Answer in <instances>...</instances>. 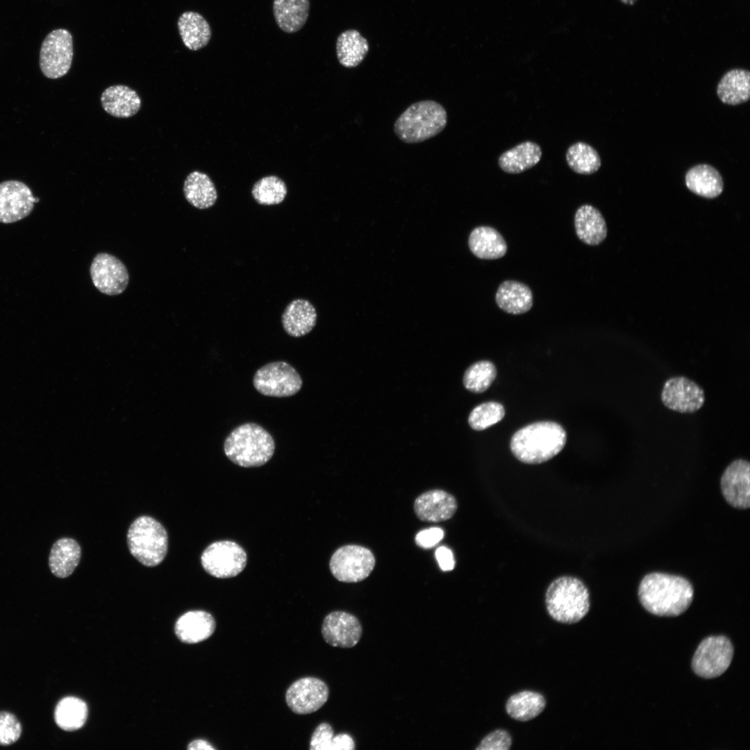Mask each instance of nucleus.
<instances>
[{
	"mask_svg": "<svg viewBox=\"0 0 750 750\" xmlns=\"http://www.w3.org/2000/svg\"><path fill=\"white\" fill-rule=\"evenodd\" d=\"M638 597L649 612L675 617L690 607L694 590L690 582L682 576L653 572L647 574L640 581Z\"/></svg>",
	"mask_w": 750,
	"mask_h": 750,
	"instance_id": "obj_1",
	"label": "nucleus"
},
{
	"mask_svg": "<svg viewBox=\"0 0 750 750\" xmlns=\"http://www.w3.org/2000/svg\"><path fill=\"white\" fill-rule=\"evenodd\" d=\"M566 432L553 422H540L527 425L512 437L510 449L521 462L539 464L546 462L564 448Z\"/></svg>",
	"mask_w": 750,
	"mask_h": 750,
	"instance_id": "obj_2",
	"label": "nucleus"
},
{
	"mask_svg": "<svg viewBox=\"0 0 750 750\" xmlns=\"http://www.w3.org/2000/svg\"><path fill=\"white\" fill-rule=\"evenodd\" d=\"M275 442L263 427L256 423H246L234 428L224 442L226 456L242 467H260L273 456Z\"/></svg>",
	"mask_w": 750,
	"mask_h": 750,
	"instance_id": "obj_3",
	"label": "nucleus"
},
{
	"mask_svg": "<svg viewBox=\"0 0 750 750\" xmlns=\"http://www.w3.org/2000/svg\"><path fill=\"white\" fill-rule=\"evenodd\" d=\"M545 605L553 620L566 624H576L589 612L590 593L580 579L561 576L553 581L547 588Z\"/></svg>",
	"mask_w": 750,
	"mask_h": 750,
	"instance_id": "obj_4",
	"label": "nucleus"
},
{
	"mask_svg": "<svg viewBox=\"0 0 750 750\" xmlns=\"http://www.w3.org/2000/svg\"><path fill=\"white\" fill-rule=\"evenodd\" d=\"M447 124L445 108L435 101L423 100L411 104L399 115L394 131L405 143H419L439 134Z\"/></svg>",
	"mask_w": 750,
	"mask_h": 750,
	"instance_id": "obj_5",
	"label": "nucleus"
},
{
	"mask_svg": "<svg viewBox=\"0 0 750 750\" xmlns=\"http://www.w3.org/2000/svg\"><path fill=\"white\" fill-rule=\"evenodd\" d=\"M127 543L131 555L147 567L158 565L167 552L168 537L164 526L149 516H140L131 524Z\"/></svg>",
	"mask_w": 750,
	"mask_h": 750,
	"instance_id": "obj_6",
	"label": "nucleus"
},
{
	"mask_svg": "<svg viewBox=\"0 0 750 750\" xmlns=\"http://www.w3.org/2000/svg\"><path fill=\"white\" fill-rule=\"evenodd\" d=\"M302 379L289 363L275 361L259 368L253 384L261 394L272 397H288L296 394L302 387Z\"/></svg>",
	"mask_w": 750,
	"mask_h": 750,
	"instance_id": "obj_7",
	"label": "nucleus"
},
{
	"mask_svg": "<svg viewBox=\"0 0 750 750\" xmlns=\"http://www.w3.org/2000/svg\"><path fill=\"white\" fill-rule=\"evenodd\" d=\"M731 640L724 635L709 636L698 646L692 660L694 672L703 678H713L724 674L733 656Z\"/></svg>",
	"mask_w": 750,
	"mask_h": 750,
	"instance_id": "obj_8",
	"label": "nucleus"
},
{
	"mask_svg": "<svg viewBox=\"0 0 750 750\" xmlns=\"http://www.w3.org/2000/svg\"><path fill=\"white\" fill-rule=\"evenodd\" d=\"M370 550L358 545H345L332 555L329 567L333 576L345 583H357L367 578L375 566Z\"/></svg>",
	"mask_w": 750,
	"mask_h": 750,
	"instance_id": "obj_9",
	"label": "nucleus"
},
{
	"mask_svg": "<svg viewBox=\"0 0 750 750\" xmlns=\"http://www.w3.org/2000/svg\"><path fill=\"white\" fill-rule=\"evenodd\" d=\"M247 560V553L243 548L229 540L210 544L201 556V562L205 571L219 578L238 575L244 569Z\"/></svg>",
	"mask_w": 750,
	"mask_h": 750,
	"instance_id": "obj_10",
	"label": "nucleus"
},
{
	"mask_svg": "<svg viewBox=\"0 0 750 750\" xmlns=\"http://www.w3.org/2000/svg\"><path fill=\"white\" fill-rule=\"evenodd\" d=\"M73 58V41L66 29L51 31L44 38L40 52V67L47 78L56 79L69 70Z\"/></svg>",
	"mask_w": 750,
	"mask_h": 750,
	"instance_id": "obj_11",
	"label": "nucleus"
},
{
	"mask_svg": "<svg viewBox=\"0 0 750 750\" xmlns=\"http://www.w3.org/2000/svg\"><path fill=\"white\" fill-rule=\"evenodd\" d=\"M90 274L94 286L101 293L115 296L126 289L129 275L125 265L117 257L101 252L93 258Z\"/></svg>",
	"mask_w": 750,
	"mask_h": 750,
	"instance_id": "obj_12",
	"label": "nucleus"
},
{
	"mask_svg": "<svg viewBox=\"0 0 750 750\" xmlns=\"http://www.w3.org/2000/svg\"><path fill=\"white\" fill-rule=\"evenodd\" d=\"M660 398L666 408L680 413H694L705 403L703 388L682 376L671 377L665 382Z\"/></svg>",
	"mask_w": 750,
	"mask_h": 750,
	"instance_id": "obj_13",
	"label": "nucleus"
},
{
	"mask_svg": "<svg viewBox=\"0 0 750 750\" xmlns=\"http://www.w3.org/2000/svg\"><path fill=\"white\" fill-rule=\"evenodd\" d=\"M328 687L320 678L306 676L293 682L285 692V701L294 713L306 715L321 708L327 701Z\"/></svg>",
	"mask_w": 750,
	"mask_h": 750,
	"instance_id": "obj_14",
	"label": "nucleus"
},
{
	"mask_svg": "<svg viewBox=\"0 0 750 750\" xmlns=\"http://www.w3.org/2000/svg\"><path fill=\"white\" fill-rule=\"evenodd\" d=\"M37 201L25 183L14 180L0 183V222L10 224L25 218Z\"/></svg>",
	"mask_w": 750,
	"mask_h": 750,
	"instance_id": "obj_15",
	"label": "nucleus"
},
{
	"mask_svg": "<svg viewBox=\"0 0 750 750\" xmlns=\"http://www.w3.org/2000/svg\"><path fill=\"white\" fill-rule=\"evenodd\" d=\"M359 619L353 615L341 610L328 614L322 624V634L325 642L334 647L352 648L362 636Z\"/></svg>",
	"mask_w": 750,
	"mask_h": 750,
	"instance_id": "obj_16",
	"label": "nucleus"
},
{
	"mask_svg": "<svg viewBox=\"0 0 750 750\" xmlns=\"http://www.w3.org/2000/svg\"><path fill=\"white\" fill-rule=\"evenodd\" d=\"M750 465L739 458L732 461L721 477V490L726 501L733 507L746 509L750 506Z\"/></svg>",
	"mask_w": 750,
	"mask_h": 750,
	"instance_id": "obj_17",
	"label": "nucleus"
},
{
	"mask_svg": "<svg viewBox=\"0 0 750 750\" xmlns=\"http://www.w3.org/2000/svg\"><path fill=\"white\" fill-rule=\"evenodd\" d=\"M414 510L420 520L439 522L453 516L457 510V502L451 494L442 490H433L416 499Z\"/></svg>",
	"mask_w": 750,
	"mask_h": 750,
	"instance_id": "obj_18",
	"label": "nucleus"
},
{
	"mask_svg": "<svg viewBox=\"0 0 750 750\" xmlns=\"http://www.w3.org/2000/svg\"><path fill=\"white\" fill-rule=\"evenodd\" d=\"M216 622L204 610H190L181 615L175 624V633L183 642L195 644L206 640L214 633Z\"/></svg>",
	"mask_w": 750,
	"mask_h": 750,
	"instance_id": "obj_19",
	"label": "nucleus"
},
{
	"mask_svg": "<svg viewBox=\"0 0 750 750\" xmlns=\"http://www.w3.org/2000/svg\"><path fill=\"white\" fill-rule=\"evenodd\" d=\"M101 103L107 113L118 118L135 115L142 103L138 93L124 85H112L105 89L101 96Z\"/></svg>",
	"mask_w": 750,
	"mask_h": 750,
	"instance_id": "obj_20",
	"label": "nucleus"
},
{
	"mask_svg": "<svg viewBox=\"0 0 750 750\" xmlns=\"http://www.w3.org/2000/svg\"><path fill=\"white\" fill-rule=\"evenodd\" d=\"M495 301L499 308L512 315H522L531 310L533 296L530 288L524 283L506 280L499 285Z\"/></svg>",
	"mask_w": 750,
	"mask_h": 750,
	"instance_id": "obj_21",
	"label": "nucleus"
},
{
	"mask_svg": "<svg viewBox=\"0 0 750 750\" xmlns=\"http://www.w3.org/2000/svg\"><path fill=\"white\" fill-rule=\"evenodd\" d=\"M317 312L313 305L306 299H297L285 308L281 322L285 331L294 338L309 333L316 324Z\"/></svg>",
	"mask_w": 750,
	"mask_h": 750,
	"instance_id": "obj_22",
	"label": "nucleus"
},
{
	"mask_svg": "<svg viewBox=\"0 0 750 750\" xmlns=\"http://www.w3.org/2000/svg\"><path fill=\"white\" fill-rule=\"evenodd\" d=\"M574 227L578 239L588 245H598L607 236L606 221L601 212L592 205L585 204L577 209Z\"/></svg>",
	"mask_w": 750,
	"mask_h": 750,
	"instance_id": "obj_23",
	"label": "nucleus"
},
{
	"mask_svg": "<svg viewBox=\"0 0 750 750\" xmlns=\"http://www.w3.org/2000/svg\"><path fill=\"white\" fill-rule=\"evenodd\" d=\"M468 245L475 256L484 260L502 258L508 249L501 234L495 228L487 226H478L471 232Z\"/></svg>",
	"mask_w": 750,
	"mask_h": 750,
	"instance_id": "obj_24",
	"label": "nucleus"
},
{
	"mask_svg": "<svg viewBox=\"0 0 750 750\" xmlns=\"http://www.w3.org/2000/svg\"><path fill=\"white\" fill-rule=\"evenodd\" d=\"M542 155L539 144L531 141H525L501 154L498 164L506 173L519 174L536 165Z\"/></svg>",
	"mask_w": 750,
	"mask_h": 750,
	"instance_id": "obj_25",
	"label": "nucleus"
},
{
	"mask_svg": "<svg viewBox=\"0 0 750 750\" xmlns=\"http://www.w3.org/2000/svg\"><path fill=\"white\" fill-rule=\"evenodd\" d=\"M685 185L695 194L708 199L718 197L724 188L719 172L708 164H700L690 168L685 174Z\"/></svg>",
	"mask_w": 750,
	"mask_h": 750,
	"instance_id": "obj_26",
	"label": "nucleus"
},
{
	"mask_svg": "<svg viewBox=\"0 0 750 750\" xmlns=\"http://www.w3.org/2000/svg\"><path fill=\"white\" fill-rule=\"evenodd\" d=\"M81 556V549L76 540L69 538L59 539L51 549L49 557V568L54 576L66 578L74 571Z\"/></svg>",
	"mask_w": 750,
	"mask_h": 750,
	"instance_id": "obj_27",
	"label": "nucleus"
},
{
	"mask_svg": "<svg viewBox=\"0 0 750 750\" xmlns=\"http://www.w3.org/2000/svg\"><path fill=\"white\" fill-rule=\"evenodd\" d=\"M717 93L724 103L735 106L747 101L750 97V72L744 69H733L721 78Z\"/></svg>",
	"mask_w": 750,
	"mask_h": 750,
	"instance_id": "obj_28",
	"label": "nucleus"
},
{
	"mask_svg": "<svg viewBox=\"0 0 750 750\" xmlns=\"http://www.w3.org/2000/svg\"><path fill=\"white\" fill-rule=\"evenodd\" d=\"M309 0H274L273 12L278 27L292 33L306 24L309 14Z\"/></svg>",
	"mask_w": 750,
	"mask_h": 750,
	"instance_id": "obj_29",
	"label": "nucleus"
},
{
	"mask_svg": "<svg viewBox=\"0 0 750 750\" xmlns=\"http://www.w3.org/2000/svg\"><path fill=\"white\" fill-rule=\"evenodd\" d=\"M178 28L185 46L192 51L206 47L211 38L209 24L196 12H183L178 18Z\"/></svg>",
	"mask_w": 750,
	"mask_h": 750,
	"instance_id": "obj_30",
	"label": "nucleus"
},
{
	"mask_svg": "<svg viewBox=\"0 0 750 750\" xmlns=\"http://www.w3.org/2000/svg\"><path fill=\"white\" fill-rule=\"evenodd\" d=\"M185 199L194 207L207 209L217 199V192L210 178L205 173L194 171L189 174L183 183Z\"/></svg>",
	"mask_w": 750,
	"mask_h": 750,
	"instance_id": "obj_31",
	"label": "nucleus"
},
{
	"mask_svg": "<svg viewBox=\"0 0 750 750\" xmlns=\"http://www.w3.org/2000/svg\"><path fill=\"white\" fill-rule=\"evenodd\" d=\"M546 704V699L541 693L523 690L508 699L506 711L517 721L527 722L538 716L544 710Z\"/></svg>",
	"mask_w": 750,
	"mask_h": 750,
	"instance_id": "obj_32",
	"label": "nucleus"
},
{
	"mask_svg": "<svg viewBox=\"0 0 750 750\" xmlns=\"http://www.w3.org/2000/svg\"><path fill=\"white\" fill-rule=\"evenodd\" d=\"M368 50L367 40L357 30H347L337 39V57L339 62L345 67L351 68L360 65Z\"/></svg>",
	"mask_w": 750,
	"mask_h": 750,
	"instance_id": "obj_33",
	"label": "nucleus"
},
{
	"mask_svg": "<svg viewBox=\"0 0 750 750\" xmlns=\"http://www.w3.org/2000/svg\"><path fill=\"white\" fill-rule=\"evenodd\" d=\"M88 707L82 699L76 697H65L56 706L54 719L57 726L66 731L81 728L87 719Z\"/></svg>",
	"mask_w": 750,
	"mask_h": 750,
	"instance_id": "obj_34",
	"label": "nucleus"
},
{
	"mask_svg": "<svg viewBox=\"0 0 750 750\" xmlns=\"http://www.w3.org/2000/svg\"><path fill=\"white\" fill-rule=\"evenodd\" d=\"M565 157L570 169L579 174H594L601 165V158L597 150L583 142H576L569 147Z\"/></svg>",
	"mask_w": 750,
	"mask_h": 750,
	"instance_id": "obj_35",
	"label": "nucleus"
},
{
	"mask_svg": "<svg viewBox=\"0 0 750 750\" xmlns=\"http://www.w3.org/2000/svg\"><path fill=\"white\" fill-rule=\"evenodd\" d=\"M287 186L276 176H265L255 183L251 194L260 205L272 206L281 203L287 194Z\"/></svg>",
	"mask_w": 750,
	"mask_h": 750,
	"instance_id": "obj_36",
	"label": "nucleus"
},
{
	"mask_svg": "<svg viewBox=\"0 0 750 750\" xmlns=\"http://www.w3.org/2000/svg\"><path fill=\"white\" fill-rule=\"evenodd\" d=\"M497 376L494 364L490 361H479L471 365L463 376V384L469 391L481 393L492 384Z\"/></svg>",
	"mask_w": 750,
	"mask_h": 750,
	"instance_id": "obj_37",
	"label": "nucleus"
},
{
	"mask_svg": "<svg viewBox=\"0 0 750 750\" xmlns=\"http://www.w3.org/2000/svg\"><path fill=\"white\" fill-rule=\"evenodd\" d=\"M505 415L503 406L497 402H486L475 407L468 422L474 430H484L501 421Z\"/></svg>",
	"mask_w": 750,
	"mask_h": 750,
	"instance_id": "obj_38",
	"label": "nucleus"
},
{
	"mask_svg": "<svg viewBox=\"0 0 750 750\" xmlns=\"http://www.w3.org/2000/svg\"><path fill=\"white\" fill-rule=\"evenodd\" d=\"M22 727L17 717L8 711H0V745L8 746L21 736Z\"/></svg>",
	"mask_w": 750,
	"mask_h": 750,
	"instance_id": "obj_39",
	"label": "nucleus"
},
{
	"mask_svg": "<svg viewBox=\"0 0 750 750\" xmlns=\"http://www.w3.org/2000/svg\"><path fill=\"white\" fill-rule=\"evenodd\" d=\"M512 737L504 729H497L488 734L480 742L476 750H509Z\"/></svg>",
	"mask_w": 750,
	"mask_h": 750,
	"instance_id": "obj_40",
	"label": "nucleus"
},
{
	"mask_svg": "<svg viewBox=\"0 0 750 750\" xmlns=\"http://www.w3.org/2000/svg\"><path fill=\"white\" fill-rule=\"evenodd\" d=\"M333 736V729L328 723L319 724L312 734L309 749L310 750H331Z\"/></svg>",
	"mask_w": 750,
	"mask_h": 750,
	"instance_id": "obj_41",
	"label": "nucleus"
},
{
	"mask_svg": "<svg viewBox=\"0 0 750 750\" xmlns=\"http://www.w3.org/2000/svg\"><path fill=\"white\" fill-rule=\"evenodd\" d=\"M444 531L439 527H431L419 532L415 537L417 544L424 549L431 548L444 538Z\"/></svg>",
	"mask_w": 750,
	"mask_h": 750,
	"instance_id": "obj_42",
	"label": "nucleus"
},
{
	"mask_svg": "<svg viewBox=\"0 0 750 750\" xmlns=\"http://www.w3.org/2000/svg\"><path fill=\"white\" fill-rule=\"evenodd\" d=\"M435 558L438 564L443 571H451L455 565V560L452 551L444 546H441L435 551Z\"/></svg>",
	"mask_w": 750,
	"mask_h": 750,
	"instance_id": "obj_43",
	"label": "nucleus"
},
{
	"mask_svg": "<svg viewBox=\"0 0 750 750\" xmlns=\"http://www.w3.org/2000/svg\"><path fill=\"white\" fill-rule=\"evenodd\" d=\"M355 742L347 733H340L333 738L331 750H353Z\"/></svg>",
	"mask_w": 750,
	"mask_h": 750,
	"instance_id": "obj_44",
	"label": "nucleus"
},
{
	"mask_svg": "<svg viewBox=\"0 0 750 750\" xmlns=\"http://www.w3.org/2000/svg\"><path fill=\"white\" fill-rule=\"evenodd\" d=\"M189 750H215V748L208 741L202 739L192 741L188 747Z\"/></svg>",
	"mask_w": 750,
	"mask_h": 750,
	"instance_id": "obj_45",
	"label": "nucleus"
},
{
	"mask_svg": "<svg viewBox=\"0 0 750 750\" xmlns=\"http://www.w3.org/2000/svg\"><path fill=\"white\" fill-rule=\"evenodd\" d=\"M619 1L622 3H623L624 4H626V5H628V6H633L637 1V0H619Z\"/></svg>",
	"mask_w": 750,
	"mask_h": 750,
	"instance_id": "obj_46",
	"label": "nucleus"
}]
</instances>
